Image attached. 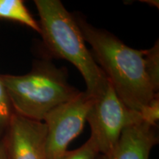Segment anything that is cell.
I'll return each mask as SVG.
<instances>
[{"label":"cell","instance_id":"cell-1","mask_svg":"<svg viewBox=\"0 0 159 159\" xmlns=\"http://www.w3.org/2000/svg\"><path fill=\"white\" fill-rule=\"evenodd\" d=\"M76 21L93 57L122 102L139 111L158 96L159 45L149 49L129 47L114 35L84 19ZM97 63V64H98Z\"/></svg>","mask_w":159,"mask_h":159},{"label":"cell","instance_id":"cell-10","mask_svg":"<svg viewBox=\"0 0 159 159\" xmlns=\"http://www.w3.org/2000/svg\"><path fill=\"white\" fill-rule=\"evenodd\" d=\"M98 155L96 144L90 137L80 148L75 150L66 151L58 159H97Z\"/></svg>","mask_w":159,"mask_h":159},{"label":"cell","instance_id":"cell-11","mask_svg":"<svg viewBox=\"0 0 159 159\" xmlns=\"http://www.w3.org/2000/svg\"><path fill=\"white\" fill-rule=\"evenodd\" d=\"M143 122L156 127L159 119V98L155 97L140 111Z\"/></svg>","mask_w":159,"mask_h":159},{"label":"cell","instance_id":"cell-12","mask_svg":"<svg viewBox=\"0 0 159 159\" xmlns=\"http://www.w3.org/2000/svg\"><path fill=\"white\" fill-rule=\"evenodd\" d=\"M0 159H7V154H6V151L5 146H4L2 140L0 142Z\"/></svg>","mask_w":159,"mask_h":159},{"label":"cell","instance_id":"cell-7","mask_svg":"<svg viewBox=\"0 0 159 159\" xmlns=\"http://www.w3.org/2000/svg\"><path fill=\"white\" fill-rule=\"evenodd\" d=\"M158 143L156 127L142 122L123 130L110 159H149Z\"/></svg>","mask_w":159,"mask_h":159},{"label":"cell","instance_id":"cell-5","mask_svg":"<svg viewBox=\"0 0 159 159\" xmlns=\"http://www.w3.org/2000/svg\"><path fill=\"white\" fill-rule=\"evenodd\" d=\"M96 97L80 92L68 102L51 111L43 119L47 126V159H58L69 144L82 132L86 117Z\"/></svg>","mask_w":159,"mask_h":159},{"label":"cell","instance_id":"cell-2","mask_svg":"<svg viewBox=\"0 0 159 159\" xmlns=\"http://www.w3.org/2000/svg\"><path fill=\"white\" fill-rule=\"evenodd\" d=\"M43 44L52 55L65 59L82 75L86 92L100 95L108 85V79L85 46L76 19L59 0H35Z\"/></svg>","mask_w":159,"mask_h":159},{"label":"cell","instance_id":"cell-8","mask_svg":"<svg viewBox=\"0 0 159 159\" xmlns=\"http://www.w3.org/2000/svg\"><path fill=\"white\" fill-rule=\"evenodd\" d=\"M0 19L17 21L41 33L39 24L32 16L22 0H0Z\"/></svg>","mask_w":159,"mask_h":159},{"label":"cell","instance_id":"cell-3","mask_svg":"<svg viewBox=\"0 0 159 159\" xmlns=\"http://www.w3.org/2000/svg\"><path fill=\"white\" fill-rule=\"evenodd\" d=\"M16 114L42 122L45 116L80 91L68 83L66 71L47 61H39L23 75H0Z\"/></svg>","mask_w":159,"mask_h":159},{"label":"cell","instance_id":"cell-9","mask_svg":"<svg viewBox=\"0 0 159 159\" xmlns=\"http://www.w3.org/2000/svg\"><path fill=\"white\" fill-rule=\"evenodd\" d=\"M13 113L8 95L0 78V142L2 140Z\"/></svg>","mask_w":159,"mask_h":159},{"label":"cell","instance_id":"cell-4","mask_svg":"<svg viewBox=\"0 0 159 159\" xmlns=\"http://www.w3.org/2000/svg\"><path fill=\"white\" fill-rule=\"evenodd\" d=\"M86 121L90 125V137L103 159H110L125 128L143 122L140 112L126 106L109 82L95 98Z\"/></svg>","mask_w":159,"mask_h":159},{"label":"cell","instance_id":"cell-6","mask_svg":"<svg viewBox=\"0 0 159 159\" xmlns=\"http://www.w3.org/2000/svg\"><path fill=\"white\" fill-rule=\"evenodd\" d=\"M45 123L12 115L2 138L7 159H47Z\"/></svg>","mask_w":159,"mask_h":159}]
</instances>
